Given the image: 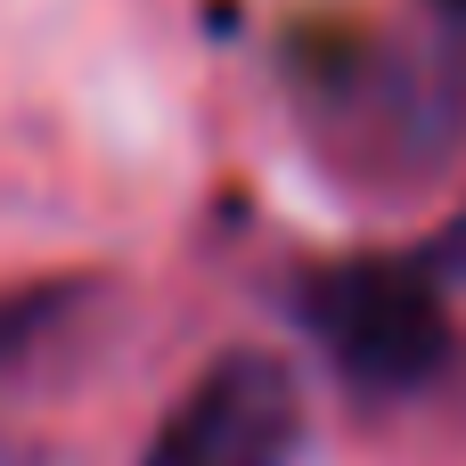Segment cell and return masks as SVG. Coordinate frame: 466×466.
Listing matches in <instances>:
<instances>
[{
    "label": "cell",
    "instance_id": "1",
    "mask_svg": "<svg viewBox=\"0 0 466 466\" xmlns=\"http://www.w3.org/2000/svg\"><path fill=\"white\" fill-rule=\"evenodd\" d=\"M303 319L328 360L369 393H418L451 360V311L426 270L401 262H344L303 287Z\"/></svg>",
    "mask_w": 466,
    "mask_h": 466
},
{
    "label": "cell",
    "instance_id": "2",
    "mask_svg": "<svg viewBox=\"0 0 466 466\" xmlns=\"http://www.w3.org/2000/svg\"><path fill=\"white\" fill-rule=\"evenodd\" d=\"M303 426H311V410L279 352H221L164 410L139 466H295Z\"/></svg>",
    "mask_w": 466,
    "mask_h": 466
}]
</instances>
